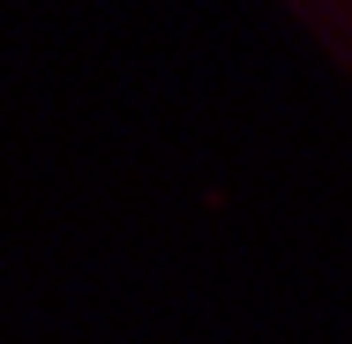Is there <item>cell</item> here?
Here are the masks:
<instances>
[{
	"instance_id": "1",
	"label": "cell",
	"mask_w": 352,
	"mask_h": 344,
	"mask_svg": "<svg viewBox=\"0 0 352 344\" xmlns=\"http://www.w3.org/2000/svg\"><path fill=\"white\" fill-rule=\"evenodd\" d=\"M263 8L352 90V0H263Z\"/></svg>"
}]
</instances>
